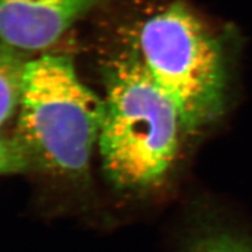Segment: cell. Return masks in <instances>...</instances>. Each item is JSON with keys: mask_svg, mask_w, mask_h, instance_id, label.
<instances>
[{"mask_svg": "<svg viewBox=\"0 0 252 252\" xmlns=\"http://www.w3.org/2000/svg\"><path fill=\"white\" fill-rule=\"evenodd\" d=\"M100 0H0V45L23 54L61 39Z\"/></svg>", "mask_w": 252, "mask_h": 252, "instance_id": "obj_4", "label": "cell"}, {"mask_svg": "<svg viewBox=\"0 0 252 252\" xmlns=\"http://www.w3.org/2000/svg\"><path fill=\"white\" fill-rule=\"evenodd\" d=\"M14 137L33 166L76 176L98 143L105 100L82 83L68 55L28 60Z\"/></svg>", "mask_w": 252, "mask_h": 252, "instance_id": "obj_2", "label": "cell"}, {"mask_svg": "<svg viewBox=\"0 0 252 252\" xmlns=\"http://www.w3.org/2000/svg\"><path fill=\"white\" fill-rule=\"evenodd\" d=\"M27 55L0 45V127L18 111Z\"/></svg>", "mask_w": 252, "mask_h": 252, "instance_id": "obj_5", "label": "cell"}, {"mask_svg": "<svg viewBox=\"0 0 252 252\" xmlns=\"http://www.w3.org/2000/svg\"><path fill=\"white\" fill-rule=\"evenodd\" d=\"M224 37L175 1L147 17L131 41L151 76L174 102L187 133L212 124L224 109Z\"/></svg>", "mask_w": 252, "mask_h": 252, "instance_id": "obj_3", "label": "cell"}, {"mask_svg": "<svg viewBox=\"0 0 252 252\" xmlns=\"http://www.w3.org/2000/svg\"><path fill=\"white\" fill-rule=\"evenodd\" d=\"M193 252H252V245L231 236L216 235L197 243Z\"/></svg>", "mask_w": 252, "mask_h": 252, "instance_id": "obj_7", "label": "cell"}, {"mask_svg": "<svg viewBox=\"0 0 252 252\" xmlns=\"http://www.w3.org/2000/svg\"><path fill=\"white\" fill-rule=\"evenodd\" d=\"M31 167L33 163L17 138L0 135V175L20 173Z\"/></svg>", "mask_w": 252, "mask_h": 252, "instance_id": "obj_6", "label": "cell"}, {"mask_svg": "<svg viewBox=\"0 0 252 252\" xmlns=\"http://www.w3.org/2000/svg\"><path fill=\"white\" fill-rule=\"evenodd\" d=\"M104 84L98 139L104 171L123 188L157 184L178 153L184 131L178 108L132 47L106 61Z\"/></svg>", "mask_w": 252, "mask_h": 252, "instance_id": "obj_1", "label": "cell"}]
</instances>
